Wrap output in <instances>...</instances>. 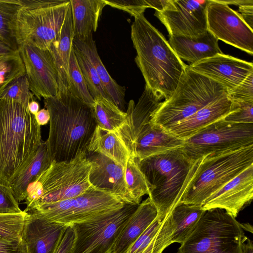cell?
<instances>
[{
  "instance_id": "6da1fadb",
  "label": "cell",
  "mask_w": 253,
  "mask_h": 253,
  "mask_svg": "<svg viewBox=\"0 0 253 253\" xmlns=\"http://www.w3.org/2000/svg\"><path fill=\"white\" fill-rule=\"evenodd\" d=\"M44 104L50 117L45 142L51 163L68 162L87 154L97 126L92 106L69 91L44 98Z\"/></svg>"
},
{
  "instance_id": "7a4b0ae2",
  "label": "cell",
  "mask_w": 253,
  "mask_h": 253,
  "mask_svg": "<svg viewBox=\"0 0 253 253\" xmlns=\"http://www.w3.org/2000/svg\"><path fill=\"white\" fill-rule=\"evenodd\" d=\"M133 17L131 39L136 52L135 62L144 78L145 86L162 100H167L188 65L177 56L163 35L144 14Z\"/></svg>"
},
{
  "instance_id": "3957f363",
  "label": "cell",
  "mask_w": 253,
  "mask_h": 253,
  "mask_svg": "<svg viewBox=\"0 0 253 253\" xmlns=\"http://www.w3.org/2000/svg\"><path fill=\"white\" fill-rule=\"evenodd\" d=\"M42 141L41 126L28 108L0 98V183L9 186Z\"/></svg>"
},
{
  "instance_id": "277c9868",
  "label": "cell",
  "mask_w": 253,
  "mask_h": 253,
  "mask_svg": "<svg viewBox=\"0 0 253 253\" xmlns=\"http://www.w3.org/2000/svg\"><path fill=\"white\" fill-rule=\"evenodd\" d=\"M189 158L181 148L137 160L139 168L151 187L149 194L158 211V218L165 219L187 191L202 159Z\"/></svg>"
},
{
  "instance_id": "5b68a950",
  "label": "cell",
  "mask_w": 253,
  "mask_h": 253,
  "mask_svg": "<svg viewBox=\"0 0 253 253\" xmlns=\"http://www.w3.org/2000/svg\"><path fill=\"white\" fill-rule=\"evenodd\" d=\"M91 165L87 154L73 160L52 162L28 188L25 203L27 212L34 206L55 203L77 197L92 185L89 182Z\"/></svg>"
},
{
  "instance_id": "8992f818",
  "label": "cell",
  "mask_w": 253,
  "mask_h": 253,
  "mask_svg": "<svg viewBox=\"0 0 253 253\" xmlns=\"http://www.w3.org/2000/svg\"><path fill=\"white\" fill-rule=\"evenodd\" d=\"M227 95L224 86L192 71L188 65L172 95L151 114L150 123L167 128Z\"/></svg>"
},
{
  "instance_id": "52a82bcc",
  "label": "cell",
  "mask_w": 253,
  "mask_h": 253,
  "mask_svg": "<svg viewBox=\"0 0 253 253\" xmlns=\"http://www.w3.org/2000/svg\"><path fill=\"white\" fill-rule=\"evenodd\" d=\"M253 165V145L204 156L180 203L202 206L211 194Z\"/></svg>"
},
{
  "instance_id": "ba28073f",
  "label": "cell",
  "mask_w": 253,
  "mask_h": 253,
  "mask_svg": "<svg viewBox=\"0 0 253 253\" xmlns=\"http://www.w3.org/2000/svg\"><path fill=\"white\" fill-rule=\"evenodd\" d=\"M13 31L18 45L48 50L60 33L70 0H21Z\"/></svg>"
},
{
  "instance_id": "9c48e42d",
  "label": "cell",
  "mask_w": 253,
  "mask_h": 253,
  "mask_svg": "<svg viewBox=\"0 0 253 253\" xmlns=\"http://www.w3.org/2000/svg\"><path fill=\"white\" fill-rule=\"evenodd\" d=\"M248 238L241 223L220 209L206 211L177 253H241Z\"/></svg>"
},
{
  "instance_id": "30bf717a",
  "label": "cell",
  "mask_w": 253,
  "mask_h": 253,
  "mask_svg": "<svg viewBox=\"0 0 253 253\" xmlns=\"http://www.w3.org/2000/svg\"><path fill=\"white\" fill-rule=\"evenodd\" d=\"M127 203L92 186L83 194L66 200L38 205L26 212L50 221L70 226L123 208Z\"/></svg>"
},
{
  "instance_id": "8fae6325",
  "label": "cell",
  "mask_w": 253,
  "mask_h": 253,
  "mask_svg": "<svg viewBox=\"0 0 253 253\" xmlns=\"http://www.w3.org/2000/svg\"><path fill=\"white\" fill-rule=\"evenodd\" d=\"M139 205L119 210L70 226L75 233L72 253H112L115 243Z\"/></svg>"
},
{
  "instance_id": "7c38bea8",
  "label": "cell",
  "mask_w": 253,
  "mask_h": 253,
  "mask_svg": "<svg viewBox=\"0 0 253 253\" xmlns=\"http://www.w3.org/2000/svg\"><path fill=\"white\" fill-rule=\"evenodd\" d=\"M253 145V124L218 120L184 140L182 149L192 160Z\"/></svg>"
},
{
  "instance_id": "4fadbf2b",
  "label": "cell",
  "mask_w": 253,
  "mask_h": 253,
  "mask_svg": "<svg viewBox=\"0 0 253 253\" xmlns=\"http://www.w3.org/2000/svg\"><path fill=\"white\" fill-rule=\"evenodd\" d=\"M208 30L218 40L253 54V30L223 0H209Z\"/></svg>"
},
{
  "instance_id": "5bb4252c",
  "label": "cell",
  "mask_w": 253,
  "mask_h": 253,
  "mask_svg": "<svg viewBox=\"0 0 253 253\" xmlns=\"http://www.w3.org/2000/svg\"><path fill=\"white\" fill-rule=\"evenodd\" d=\"M18 50L34 96L39 100L57 96L58 75L50 51L27 43L19 45Z\"/></svg>"
},
{
  "instance_id": "9a60e30c",
  "label": "cell",
  "mask_w": 253,
  "mask_h": 253,
  "mask_svg": "<svg viewBox=\"0 0 253 253\" xmlns=\"http://www.w3.org/2000/svg\"><path fill=\"white\" fill-rule=\"evenodd\" d=\"M172 1L175 10H156L154 13L167 28L169 37L194 38L208 30L207 7L209 0Z\"/></svg>"
},
{
  "instance_id": "2e32d148",
  "label": "cell",
  "mask_w": 253,
  "mask_h": 253,
  "mask_svg": "<svg viewBox=\"0 0 253 253\" xmlns=\"http://www.w3.org/2000/svg\"><path fill=\"white\" fill-rule=\"evenodd\" d=\"M205 211L200 205L184 203L177 204L164 219L157 233L152 253H162L172 243H183Z\"/></svg>"
},
{
  "instance_id": "e0dca14e",
  "label": "cell",
  "mask_w": 253,
  "mask_h": 253,
  "mask_svg": "<svg viewBox=\"0 0 253 253\" xmlns=\"http://www.w3.org/2000/svg\"><path fill=\"white\" fill-rule=\"evenodd\" d=\"M253 197V165H251L203 203L205 211L220 209L236 218Z\"/></svg>"
},
{
  "instance_id": "ac0fdd59",
  "label": "cell",
  "mask_w": 253,
  "mask_h": 253,
  "mask_svg": "<svg viewBox=\"0 0 253 253\" xmlns=\"http://www.w3.org/2000/svg\"><path fill=\"white\" fill-rule=\"evenodd\" d=\"M192 71L218 83L227 92L253 73V64L223 53L188 65Z\"/></svg>"
},
{
  "instance_id": "d6986e66",
  "label": "cell",
  "mask_w": 253,
  "mask_h": 253,
  "mask_svg": "<svg viewBox=\"0 0 253 253\" xmlns=\"http://www.w3.org/2000/svg\"><path fill=\"white\" fill-rule=\"evenodd\" d=\"M87 156L91 165L89 174L91 184L114 195L126 203L135 205L126 187L124 168L100 153H88Z\"/></svg>"
},
{
  "instance_id": "ffe728a7",
  "label": "cell",
  "mask_w": 253,
  "mask_h": 253,
  "mask_svg": "<svg viewBox=\"0 0 253 253\" xmlns=\"http://www.w3.org/2000/svg\"><path fill=\"white\" fill-rule=\"evenodd\" d=\"M21 238L28 253H55L68 226L28 213Z\"/></svg>"
},
{
  "instance_id": "44dd1931",
  "label": "cell",
  "mask_w": 253,
  "mask_h": 253,
  "mask_svg": "<svg viewBox=\"0 0 253 253\" xmlns=\"http://www.w3.org/2000/svg\"><path fill=\"white\" fill-rule=\"evenodd\" d=\"M237 103L227 96L214 101L191 116L166 128L176 136L186 140L235 110Z\"/></svg>"
},
{
  "instance_id": "7402d4cb",
  "label": "cell",
  "mask_w": 253,
  "mask_h": 253,
  "mask_svg": "<svg viewBox=\"0 0 253 253\" xmlns=\"http://www.w3.org/2000/svg\"><path fill=\"white\" fill-rule=\"evenodd\" d=\"M73 39V19L70 3L60 35L48 49L58 72L59 92L69 91L71 88L69 60Z\"/></svg>"
},
{
  "instance_id": "603a6c76",
  "label": "cell",
  "mask_w": 253,
  "mask_h": 253,
  "mask_svg": "<svg viewBox=\"0 0 253 253\" xmlns=\"http://www.w3.org/2000/svg\"><path fill=\"white\" fill-rule=\"evenodd\" d=\"M218 40L207 30L198 37L170 36L169 43L177 56L191 64L223 52Z\"/></svg>"
},
{
  "instance_id": "cb8c5ba5",
  "label": "cell",
  "mask_w": 253,
  "mask_h": 253,
  "mask_svg": "<svg viewBox=\"0 0 253 253\" xmlns=\"http://www.w3.org/2000/svg\"><path fill=\"white\" fill-rule=\"evenodd\" d=\"M158 216L155 205L148 197L140 203L118 237L112 253H125Z\"/></svg>"
},
{
  "instance_id": "d4e9b609",
  "label": "cell",
  "mask_w": 253,
  "mask_h": 253,
  "mask_svg": "<svg viewBox=\"0 0 253 253\" xmlns=\"http://www.w3.org/2000/svg\"><path fill=\"white\" fill-rule=\"evenodd\" d=\"M73 46L81 51L94 66L110 99L124 111L126 104V88L119 85L109 75L98 53L92 34L84 40L74 38Z\"/></svg>"
},
{
  "instance_id": "484cf974",
  "label": "cell",
  "mask_w": 253,
  "mask_h": 253,
  "mask_svg": "<svg viewBox=\"0 0 253 253\" xmlns=\"http://www.w3.org/2000/svg\"><path fill=\"white\" fill-rule=\"evenodd\" d=\"M74 38L84 40L95 32L103 8L104 0H70Z\"/></svg>"
},
{
  "instance_id": "4316f807",
  "label": "cell",
  "mask_w": 253,
  "mask_h": 253,
  "mask_svg": "<svg viewBox=\"0 0 253 253\" xmlns=\"http://www.w3.org/2000/svg\"><path fill=\"white\" fill-rule=\"evenodd\" d=\"M46 144L42 141L36 154L28 165L12 182L9 187L17 201L25 200L29 185L50 165Z\"/></svg>"
},
{
  "instance_id": "83f0119b",
  "label": "cell",
  "mask_w": 253,
  "mask_h": 253,
  "mask_svg": "<svg viewBox=\"0 0 253 253\" xmlns=\"http://www.w3.org/2000/svg\"><path fill=\"white\" fill-rule=\"evenodd\" d=\"M88 153H98L124 168L130 154L118 135L97 126L88 147ZM87 153V154H88Z\"/></svg>"
},
{
  "instance_id": "f1b7e54d",
  "label": "cell",
  "mask_w": 253,
  "mask_h": 253,
  "mask_svg": "<svg viewBox=\"0 0 253 253\" xmlns=\"http://www.w3.org/2000/svg\"><path fill=\"white\" fill-rule=\"evenodd\" d=\"M92 107L97 126L102 129L117 133L126 121V113L103 97L94 99Z\"/></svg>"
},
{
  "instance_id": "f546056e",
  "label": "cell",
  "mask_w": 253,
  "mask_h": 253,
  "mask_svg": "<svg viewBox=\"0 0 253 253\" xmlns=\"http://www.w3.org/2000/svg\"><path fill=\"white\" fill-rule=\"evenodd\" d=\"M22 7L21 0H0V41L14 50H18V45L14 25Z\"/></svg>"
},
{
  "instance_id": "4dcf8cb0",
  "label": "cell",
  "mask_w": 253,
  "mask_h": 253,
  "mask_svg": "<svg viewBox=\"0 0 253 253\" xmlns=\"http://www.w3.org/2000/svg\"><path fill=\"white\" fill-rule=\"evenodd\" d=\"M127 189L135 205H139L142 197L149 195L151 187L140 170L137 160L130 156L124 168Z\"/></svg>"
},
{
  "instance_id": "1f68e13d",
  "label": "cell",
  "mask_w": 253,
  "mask_h": 253,
  "mask_svg": "<svg viewBox=\"0 0 253 253\" xmlns=\"http://www.w3.org/2000/svg\"><path fill=\"white\" fill-rule=\"evenodd\" d=\"M73 47L89 93L94 100L98 97L102 96L111 100L106 92L94 66L81 51L73 46Z\"/></svg>"
},
{
  "instance_id": "d6a6232c",
  "label": "cell",
  "mask_w": 253,
  "mask_h": 253,
  "mask_svg": "<svg viewBox=\"0 0 253 253\" xmlns=\"http://www.w3.org/2000/svg\"><path fill=\"white\" fill-rule=\"evenodd\" d=\"M25 74L18 50L13 53L0 55V95L11 81Z\"/></svg>"
},
{
  "instance_id": "836d02e7",
  "label": "cell",
  "mask_w": 253,
  "mask_h": 253,
  "mask_svg": "<svg viewBox=\"0 0 253 253\" xmlns=\"http://www.w3.org/2000/svg\"><path fill=\"white\" fill-rule=\"evenodd\" d=\"M33 97L26 74L11 81L0 95V99L16 102L27 108Z\"/></svg>"
},
{
  "instance_id": "e575fe53",
  "label": "cell",
  "mask_w": 253,
  "mask_h": 253,
  "mask_svg": "<svg viewBox=\"0 0 253 253\" xmlns=\"http://www.w3.org/2000/svg\"><path fill=\"white\" fill-rule=\"evenodd\" d=\"M69 75L72 94L92 106L94 100L89 93L85 81L81 71L72 47L69 60Z\"/></svg>"
},
{
  "instance_id": "d590c367",
  "label": "cell",
  "mask_w": 253,
  "mask_h": 253,
  "mask_svg": "<svg viewBox=\"0 0 253 253\" xmlns=\"http://www.w3.org/2000/svg\"><path fill=\"white\" fill-rule=\"evenodd\" d=\"M28 213H0V238L21 237Z\"/></svg>"
},
{
  "instance_id": "8d00e7d4",
  "label": "cell",
  "mask_w": 253,
  "mask_h": 253,
  "mask_svg": "<svg viewBox=\"0 0 253 253\" xmlns=\"http://www.w3.org/2000/svg\"><path fill=\"white\" fill-rule=\"evenodd\" d=\"M164 220L157 217L125 253H143L154 240Z\"/></svg>"
},
{
  "instance_id": "74e56055",
  "label": "cell",
  "mask_w": 253,
  "mask_h": 253,
  "mask_svg": "<svg viewBox=\"0 0 253 253\" xmlns=\"http://www.w3.org/2000/svg\"><path fill=\"white\" fill-rule=\"evenodd\" d=\"M106 5L128 12L131 16L144 14L150 8L147 0H104Z\"/></svg>"
},
{
  "instance_id": "f35d334b",
  "label": "cell",
  "mask_w": 253,
  "mask_h": 253,
  "mask_svg": "<svg viewBox=\"0 0 253 253\" xmlns=\"http://www.w3.org/2000/svg\"><path fill=\"white\" fill-rule=\"evenodd\" d=\"M227 96L232 102H253V73L227 92Z\"/></svg>"
},
{
  "instance_id": "ab89813d",
  "label": "cell",
  "mask_w": 253,
  "mask_h": 253,
  "mask_svg": "<svg viewBox=\"0 0 253 253\" xmlns=\"http://www.w3.org/2000/svg\"><path fill=\"white\" fill-rule=\"evenodd\" d=\"M235 102L237 103V108L223 119L231 123L253 124V102Z\"/></svg>"
},
{
  "instance_id": "60d3db41",
  "label": "cell",
  "mask_w": 253,
  "mask_h": 253,
  "mask_svg": "<svg viewBox=\"0 0 253 253\" xmlns=\"http://www.w3.org/2000/svg\"><path fill=\"white\" fill-rule=\"evenodd\" d=\"M18 203L9 186L0 183V213H17L22 212Z\"/></svg>"
},
{
  "instance_id": "b9f144b4",
  "label": "cell",
  "mask_w": 253,
  "mask_h": 253,
  "mask_svg": "<svg viewBox=\"0 0 253 253\" xmlns=\"http://www.w3.org/2000/svg\"><path fill=\"white\" fill-rule=\"evenodd\" d=\"M0 253H28L21 237L0 238Z\"/></svg>"
},
{
  "instance_id": "7bdbcfd3",
  "label": "cell",
  "mask_w": 253,
  "mask_h": 253,
  "mask_svg": "<svg viewBox=\"0 0 253 253\" xmlns=\"http://www.w3.org/2000/svg\"><path fill=\"white\" fill-rule=\"evenodd\" d=\"M74 240V231L71 226H68L60 240L55 253H72Z\"/></svg>"
},
{
  "instance_id": "ee69618b",
  "label": "cell",
  "mask_w": 253,
  "mask_h": 253,
  "mask_svg": "<svg viewBox=\"0 0 253 253\" xmlns=\"http://www.w3.org/2000/svg\"><path fill=\"white\" fill-rule=\"evenodd\" d=\"M238 11L247 24L252 29L253 28V0H246L240 5Z\"/></svg>"
},
{
  "instance_id": "f6af8a7d",
  "label": "cell",
  "mask_w": 253,
  "mask_h": 253,
  "mask_svg": "<svg viewBox=\"0 0 253 253\" xmlns=\"http://www.w3.org/2000/svg\"><path fill=\"white\" fill-rule=\"evenodd\" d=\"M36 120L39 126L46 125L50 120V114L46 109H42L35 115Z\"/></svg>"
},
{
  "instance_id": "bcb514c9",
  "label": "cell",
  "mask_w": 253,
  "mask_h": 253,
  "mask_svg": "<svg viewBox=\"0 0 253 253\" xmlns=\"http://www.w3.org/2000/svg\"><path fill=\"white\" fill-rule=\"evenodd\" d=\"M241 253H253V243L251 239L247 238L243 244Z\"/></svg>"
},
{
  "instance_id": "7dc6e473",
  "label": "cell",
  "mask_w": 253,
  "mask_h": 253,
  "mask_svg": "<svg viewBox=\"0 0 253 253\" xmlns=\"http://www.w3.org/2000/svg\"><path fill=\"white\" fill-rule=\"evenodd\" d=\"M39 109L40 105L39 103L34 100L30 101L28 106V110L32 114L34 115H35L39 112Z\"/></svg>"
},
{
  "instance_id": "c3c4849f",
  "label": "cell",
  "mask_w": 253,
  "mask_h": 253,
  "mask_svg": "<svg viewBox=\"0 0 253 253\" xmlns=\"http://www.w3.org/2000/svg\"><path fill=\"white\" fill-rule=\"evenodd\" d=\"M17 50H14L0 41V55L13 53Z\"/></svg>"
},
{
  "instance_id": "681fc988",
  "label": "cell",
  "mask_w": 253,
  "mask_h": 253,
  "mask_svg": "<svg viewBox=\"0 0 253 253\" xmlns=\"http://www.w3.org/2000/svg\"><path fill=\"white\" fill-rule=\"evenodd\" d=\"M154 240L152 241V242L150 244L148 247L145 249V250L143 252V253H152Z\"/></svg>"
}]
</instances>
